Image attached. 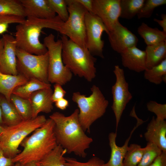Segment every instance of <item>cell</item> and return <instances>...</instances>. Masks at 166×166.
<instances>
[{
    "label": "cell",
    "mask_w": 166,
    "mask_h": 166,
    "mask_svg": "<svg viewBox=\"0 0 166 166\" xmlns=\"http://www.w3.org/2000/svg\"><path fill=\"white\" fill-rule=\"evenodd\" d=\"M79 109H76L70 115L66 116L55 112L49 118L54 123V131L57 144L66 149L68 153L85 158V151L93 140L85 134L79 121Z\"/></svg>",
    "instance_id": "cell-1"
},
{
    "label": "cell",
    "mask_w": 166,
    "mask_h": 166,
    "mask_svg": "<svg viewBox=\"0 0 166 166\" xmlns=\"http://www.w3.org/2000/svg\"><path fill=\"white\" fill-rule=\"evenodd\" d=\"M64 22L57 15L49 19L26 18L16 27L14 38L17 47L32 54L45 53L47 49L39 40L42 29L49 28L60 33Z\"/></svg>",
    "instance_id": "cell-2"
},
{
    "label": "cell",
    "mask_w": 166,
    "mask_h": 166,
    "mask_svg": "<svg viewBox=\"0 0 166 166\" xmlns=\"http://www.w3.org/2000/svg\"><path fill=\"white\" fill-rule=\"evenodd\" d=\"M54 123L50 118L36 129L32 134L26 137L20 144L23 148L14 158L12 159L15 163H26L38 162L48 154L58 144L54 131Z\"/></svg>",
    "instance_id": "cell-3"
},
{
    "label": "cell",
    "mask_w": 166,
    "mask_h": 166,
    "mask_svg": "<svg viewBox=\"0 0 166 166\" xmlns=\"http://www.w3.org/2000/svg\"><path fill=\"white\" fill-rule=\"evenodd\" d=\"M62 57L64 65L72 73L91 81L96 77L97 59L84 49L62 35Z\"/></svg>",
    "instance_id": "cell-4"
},
{
    "label": "cell",
    "mask_w": 166,
    "mask_h": 166,
    "mask_svg": "<svg viewBox=\"0 0 166 166\" xmlns=\"http://www.w3.org/2000/svg\"><path fill=\"white\" fill-rule=\"evenodd\" d=\"M91 90L92 93L88 97L78 92L73 93L72 97L79 108L80 122L84 131L89 133L92 124L105 113L109 104L98 86L93 85Z\"/></svg>",
    "instance_id": "cell-5"
},
{
    "label": "cell",
    "mask_w": 166,
    "mask_h": 166,
    "mask_svg": "<svg viewBox=\"0 0 166 166\" xmlns=\"http://www.w3.org/2000/svg\"><path fill=\"white\" fill-rule=\"evenodd\" d=\"M47 119L43 115L34 118L23 120L11 126H4L0 137V148L6 158L13 159L21 152L18 149L23 140L30 133L42 126Z\"/></svg>",
    "instance_id": "cell-6"
},
{
    "label": "cell",
    "mask_w": 166,
    "mask_h": 166,
    "mask_svg": "<svg viewBox=\"0 0 166 166\" xmlns=\"http://www.w3.org/2000/svg\"><path fill=\"white\" fill-rule=\"evenodd\" d=\"M43 44L49 55L48 80L49 83L65 85L71 79L73 73L63 64L61 39L56 41L52 33L44 39Z\"/></svg>",
    "instance_id": "cell-7"
},
{
    "label": "cell",
    "mask_w": 166,
    "mask_h": 166,
    "mask_svg": "<svg viewBox=\"0 0 166 166\" xmlns=\"http://www.w3.org/2000/svg\"><path fill=\"white\" fill-rule=\"evenodd\" d=\"M65 1L69 16L60 33L81 47L87 49L85 17L88 11L75 0Z\"/></svg>",
    "instance_id": "cell-8"
},
{
    "label": "cell",
    "mask_w": 166,
    "mask_h": 166,
    "mask_svg": "<svg viewBox=\"0 0 166 166\" xmlns=\"http://www.w3.org/2000/svg\"><path fill=\"white\" fill-rule=\"evenodd\" d=\"M17 68L18 74L28 80L36 79L49 83L48 80L49 55H36L28 53L17 47L16 50Z\"/></svg>",
    "instance_id": "cell-9"
},
{
    "label": "cell",
    "mask_w": 166,
    "mask_h": 166,
    "mask_svg": "<svg viewBox=\"0 0 166 166\" xmlns=\"http://www.w3.org/2000/svg\"><path fill=\"white\" fill-rule=\"evenodd\" d=\"M113 72L116 81L112 87L113 100L112 108L115 117L117 131L123 113L132 96L129 91L124 70L119 65H116Z\"/></svg>",
    "instance_id": "cell-10"
},
{
    "label": "cell",
    "mask_w": 166,
    "mask_h": 166,
    "mask_svg": "<svg viewBox=\"0 0 166 166\" xmlns=\"http://www.w3.org/2000/svg\"><path fill=\"white\" fill-rule=\"evenodd\" d=\"M85 22L87 49L93 56L104 58V42L101 37L104 32L108 34L109 30L101 20L93 13H86Z\"/></svg>",
    "instance_id": "cell-11"
},
{
    "label": "cell",
    "mask_w": 166,
    "mask_h": 166,
    "mask_svg": "<svg viewBox=\"0 0 166 166\" xmlns=\"http://www.w3.org/2000/svg\"><path fill=\"white\" fill-rule=\"evenodd\" d=\"M120 0H93V13L102 21L109 31L119 21Z\"/></svg>",
    "instance_id": "cell-12"
},
{
    "label": "cell",
    "mask_w": 166,
    "mask_h": 166,
    "mask_svg": "<svg viewBox=\"0 0 166 166\" xmlns=\"http://www.w3.org/2000/svg\"><path fill=\"white\" fill-rule=\"evenodd\" d=\"M107 35L112 49L120 54L129 48L136 46L138 41L137 37L119 21Z\"/></svg>",
    "instance_id": "cell-13"
},
{
    "label": "cell",
    "mask_w": 166,
    "mask_h": 166,
    "mask_svg": "<svg viewBox=\"0 0 166 166\" xmlns=\"http://www.w3.org/2000/svg\"><path fill=\"white\" fill-rule=\"evenodd\" d=\"M4 46L0 53V72L6 74L17 75L16 50L14 37L11 35L3 34Z\"/></svg>",
    "instance_id": "cell-14"
},
{
    "label": "cell",
    "mask_w": 166,
    "mask_h": 166,
    "mask_svg": "<svg viewBox=\"0 0 166 166\" xmlns=\"http://www.w3.org/2000/svg\"><path fill=\"white\" fill-rule=\"evenodd\" d=\"M144 134L146 140L157 146L166 152V121L160 120L153 116L146 128Z\"/></svg>",
    "instance_id": "cell-15"
},
{
    "label": "cell",
    "mask_w": 166,
    "mask_h": 166,
    "mask_svg": "<svg viewBox=\"0 0 166 166\" xmlns=\"http://www.w3.org/2000/svg\"><path fill=\"white\" fill-rule=\"evenodd\" d=\"M20 0L24 8L26 18L49 19L56 16L47 0Z\"/></svg>",
    "instance_id": "cell-16"
},
{
    "label": "cell",
    "mask_w": 166,
    "mask_h": 166,
    "mask_svg": "<svg viewBox=\"0 0 166 166\" xmlns=\"http://www.w3.org/2000/svg\"><path fill=\"white\" fill-rule=\"evenodd\" d=\"M120 54L123 66L129 70L140 73L147 68L144 50L134 46L127 49Z\"/></svg>",
    "instance_id": "cell-17"
},
{
    "label": "cell",
    "mask_w": 166,
    "mask_h": 166,
    "mask_svg": "<svg viewBox=\"0 0 166 166\" xmlns=\"http://www.w3.org/2000/svg\"><path fill=\"white\" fill-rule=\"evenodd\" d=\"M53 91L51 87L40 89L33 93L29 100L32 106V118L41 112L49 113L53 109L51 97Z\"/></svg>",
    "instance_id": "cell-18"
},
{
    "label": "cell",
    "mask_w": 166,
    "mask_h": 166,
    "mask_svg": "<svg viewBox=\"0 0 166 166\" xmlns=\"http://www.w3.org/2000/svg\"><path fill=\"white\" fill-rule=\"evenodd\" d=\"M136 126L131 131L129 136L122 146H118L116 143L117 132H111L108 136L109 145L111 148V155L109 160L104 164V166H123V161L128 148L129 142L134 131L142 124L140 121H137Z\"/></svg>",
    "instance_id": "cell-19"
},
{
    "label": "cell",
    "mask_w": 166,
    "mask_h": 166,
    "mask_svg": "<svg viewBox=\"0 0 166 166\" xmlns=\"http://www.w3.org/2000/svg\"><path fill=\"white\" fill-rule=\"evenodd\" d=\"M28 81L20 74L14 75L5 74L0 72V94L10 101V97L14 89L25 84Z\"/></svg>",
    "instance_id": "cell-20"
},
{
    "label": "cell",
    "mask_w": 166,
    "mask_h": 166,
    "mask_svg": "<svg viewBox=\"0 0 166 166\" xmlns=\"http://www.w3.org/2000/svg\"><path fill=\"white\" fill-rule=\"evenodd\" d=\"M144 51L147 68L150 69L166 59V41L147 46Z\"/></svg>",
    "instance_id": "cell-21"
},
{
    "label": "cell",
    "mask_w": 166,
    "mask_h": 166,
    "mask_svg": "<svg viewBox=\"0 0 166 166\" xmlns=\"http://www.w3.org/2000/svg\"><path fill=\"white\" fill-rule=\"evenodd\" d=\"M137 31L147 46L166 41V33L156 28L151 27L144 22L138 27Z\"/></svg>",
    "instance_id": "cell-22"
},
{
    "label": "cell",
    "mask_w": 166,
    "mask_h": 166,
    "mask_svg": "<svg viewBox=\"0 0 166 166\" xmlns=\"http://www.w3.org/2000/svg\"><path fill=\"white\" fill-rule=\"evenodd\" d=\"M1 105L3 126H11L15 125L23 120L13 104L2 95Z\"/></svg>",
    "instance_id": "cell-23"
},
{
    "label": "cell",
    "mask_w": 166,
    "mask_h": 166,
    "mask_svg": "<svg viewBox=\"0 0 166 166\" xmlns=\"http://www.w3.org/2000/svg\"><path fill=\"white\" fill-rule=\"evenodd\" d=\"M66 149L58 144L48 154L41 160L35 162L37 166H65L64 155Z\"/></svg>",
    "instance_id": "cell-24"
},
{
    "label": "cell",
    "mask_w": 166,
    "mask_h": 166,
    "mask_svg": "<svg viewBox=\"0 0 166 166\" xmlns=\"http://www.w3.org/2000/svg\"><path fill=\"white\" fill-rule=\"evenodd\" d=\"M51 86L50 83H45L36 79H31L25 84L16 88L12 94L29 100L31 95L34 92L51 87Z\"/></svg>",
    "instance_id": "cell-25"
},
{
    "label": "cell",
    "mask_w": 166,
    "mask_h": 166,
    "mask_svg": "<svg viewBox=\"0 0 166 166\" xmlns=\"http://www.w3.org/2000/svg\"><path fill=\"white\" fill-rule=\"evenodd\" d=\"M144 78L149 82L160 85L162 82H166V59L158 65L144 71Z\"/></svg>",
    "instance_id": "cell-26"
},
{
    "label": "cell",
    "mask_w": 166,
    "mask_h": 166,
    "mask_svg": "<svg viewBox=\"0 0 166 166\" xmlns=\"http://www.w3.org/2000/svg\"><path fill=\"white\" fill-rule=\"evenodd\" d=\"M145 0H120V17L130 19L137 15Z\"/></svg>",
    "instance_id": "cell-27"
},
{
    "label": "cell",
    "mask_w": 166,
    "mask_h": 166,
    "mask_svg": "<svg viewBox=\"0 0 166 166\" xmlns=\"http://www.w3.org/2000/svg\"><path fill=\"white\" fill-rule=\"evenodd\" d=\"M0 15L26 18L24 8L20 0H0Z\"/></svg>",
    "instance_id": "cell-28"
},
{
    "label": "cell",
    "mask_w": 166,
    "mask_h": 166,
    "mask_svg": "<svg viewBox=\"0 0 166 166\" xmlns=\"http://www.w3.org/2000/svg\"><path fill=\"white\" fill-rule=\"evenodd\" d=\"M10 102L13 104L23 120L32 118V109L30 100L12 94Z\"/></svg>",
    "instance_id": "cell-29"
},
{
    "label": "cell",
    "mask_w": 166,
    "mask_h": 166,
    "mask_svg": "<svg viewBox=\"0 0 166 166\" xmlns=\"http://www.w3.org/2000/svg\"><path fill=\"white\" fill-rule=\"evenodd\" d=\"M145 149V147L136 144L128 147L123 161V166H137L140 161Z\"/></svg>",
    "instance_id": "cell-30"
},
{
    "label": "cell",
    "mask_w": 166,
    "mask_h": 166,
    "mask_svg": "<svg viewBox=\"0 0 166 166\" xmlns=\"http://www.w3.org/2000/svg\"><path fill=\"white\" fill-rule=\"evenodd\" d=\"M141 160L137 166H148L162 152L157 146L148 142Z\"/></svg>",
    "instance_id": "cell-31"
},
{
    "label": "cell",
    "mask_w": 166,
    "mask_h": 166,
    "mask_svg": "<svg viewBox=\"0 0 166 166\" xmlns=\"http://www.w3.org/2000/svg\"><path fill=\"white\" fill-rule=\"evenodd\" d=\"M166 4V0H145L137 15L138 18L141 19L150 18L155 8Z\"/></svg>",
    "instance_id": "cell-32"
},
{
    "label": "cell",
    "mask_w": 166,
    "mask_h": 166,
    "mask_svg": "<svg viewBox=\"0 0 166 166\" xmlns=\"http://www.w3.org/2000/svg\"><path fill=\"white\" fill-rule=\"evenodd\" d=\"M50 6L64 22L68 19L69 14L65 0H47Z\"/></svg>",
    "instance_id": "cell-33"
},
{
    "label": "cell",
    "mask_w": 166,
    "mask_h": 166,
    "mask_svg": "<svg viewBox=\"0 0 166 166\" xmlns=\"http://www.w3.org/2000/svg\"><path fill=\"white\" fill-rule=\"evenodd\" d=\"M148 110L154 113L156 118L160 120H165L166 119V104L159 103L156 101L150 100L147 103Z\"/></svg>",
    "instance_id": "cell-34"
},
{
    "label": "cell",
    "mask_w": 166,
    "mask_h": 166,
    "mask_svg": "<svg viewBox=\"0 0 166 166\" xmlns=\"http://www.w3.org/2000/svg\"><path fill=\"white\" fill-rule=\"evenodd\" d=\"M65 166H104L105 161L99 158L93 156L87 162H82L72 158H65Z\"/></svg>",
    "instance_id": "cell-35"
},
{
    "label": "cell",
    "mask_w": 166,
    "mask_h": 166,
    "mask_svg": "<svg viewBox=\"0 0 166 166\" xmlns=\"http://www.w3.org/2000/svg\"><path fill=\"white\" fill-rule=\"evenodd\" d=\"M26 18L18 16L0 15V34L7 31L10 24L20 23L23 22Z\"/></svg>",
    "instance_id": "cell-36"
},
{
    "label": "cell",
    "mask_w": 166,
    "mask_h": 166,
    "mask_svg": "<svg viewBox=\"0 0 166 166\" xmlns=\"http://www.w3.org/2000/svg\"><path fill=\"white\" fill-rule=\"evenodd\" d=\"M66 93V92L62 88V85L58 84H55L51 97L52 101L53 103H54L56 101L64 98Z\"/></svg>",
    "instance_id": "cell-37"
},
{
    "label": "cell",
    "mask_w": 166,
    "mask_h": 166,
    "mask_svg": "<svg viewBox=\"0 0 166 166\" xmlns=\"http://www.w3.org/2000/svg\"><path fill=\"white\" fill-rule=\"evenodd\" d=\"M148 166H166V152H162Z\"/></svg>",
    "instance_id": "cell-38"
},
{
    "label": "cell",
    "mask_w": 166,
    "mask_h": 166,
    "mask_svg": "<svg viewBox=\"0 0 166 166\" xmlns=\"http://www.w3.org/2000/svg\"><path fill=\"white\" fill-rule=\"evenodd\" d=\"M12 159L6 157L0 148V166H14Z\"/></svg>",
    "instance_id": "cell-39"
},
{
    "label": "cell",
    "mask_w": 166,
    "mask_h": 166,
    "mask_svg": "<svg viewBox=\"0 0 166 166\" xmlns=\"http://www.w3.org/2000/svg\"><path fill=\"white\" fill-rule=\"evenodd\" d=\"M75 0L83 6L88 12L93 13V0Z\"/></svg>",
    "instance_id": "cell-40"
},
{
    "label": "cell",
    "mask_w": 166,
    "mask_h": 166,
    "mask_svg": "<svg viewBox=\"0 0 166 166\" xmlns=\"http://www.w3.org/2000/svg\"><path fill=\"white\" fill-rule=\"evenodd\" d=\"M54 103L55 106L61 110L65 109L69 105L68 101L64 98L56 101Z\"/></svg>",
    "instance_id": "cell-41"
},
{
    "label": "cell",
    "mask_w": 166,
    "mask_h": 166,
    "mask_svg": "<svg viewBox=\"0 0 166 166\" xmlns=\"http://www.w3.org/2000/svg\"><path fill=\"white\" fill-rule=\"evenodd\" d=\"M160 16L162 20L154 18V21L157 22L163 28V31L166 33V14H162Z\"/></svg>",
    "instance_id": "cell-42"
},
{
    "label": "cell",
    "mask_w": 166,
    "mask_h": 166,
    "mask_svg": "<svg viewBox=\"0 0 166 166\" xmlns=\"http://www.w3.org/2000/svg\"><path fill=\"white\" fill-rule=\"evenodd\" d=\"M2 95L0 94V124L3 126V122L2 119V109L1 105V101Z\"/></svg>",
    "instance_id": "cell-43"
},
{
    "label": "cell",
    "mask_w": 166,
    "mask_h": 166,
    "mask_svg": "<svg viewBox=\"0 0 166 166\" xmlns=\"http://www.w3.org/2000/svg\"><path fill=\"white\" fill-rule=\"evenodd\" d=\"M4 46V42L2 38H0V53L2 51Z\"/></svg>",
    "instance_id": "cell-44"
},
{
    "label": "cell",
    "mask_w": 166,
    "mask_h": 166,
    "mask_svg": "<svg viewBox=\"0 0 166 166\" xmlns=\"http://www.w3.org/2000/svg\"><path fill=\"white\" fill-rule=\"evenodd\" d=\"M23 165V166H37L36 163L34 162H29Z\"/></svg>",
    "instance_id": "cell-45"
},
{
    "label": "cell",
    "mask_w": 166,
    "mask_h": 166,
    "mask_svg": "<svg viewBox=\"0 0 166 166\" xmlns=\"http://www.w3.org/2000/svg\"><path fill=\"white\" fill-rule=\"evenodd\" d=\"M4 130V126L0 124V134L2 133L3 132Z\"/></svg>",
    "instance_id": "cell-46"
},
{
    "label": "cell",
    "mask_w": 166,
    "mask_h": 166,
    "mask_svg": "<svg viewBox=\"0 0 166 166\" xmlns=\"http://www.w3.org/2000/svg\"><path fill=\"white\" fill-rule=\"evenodd\" d=\"M24 165L19 162L15 163L14 166H23Z\"/></svg>",
    "instance_id": "cell-47"
},
{
    "label": "cell",
    "mask_w": 166,
    "mask_h": 166,
    "mask_svg": "<svg viewBox=\"0 0 166 166\" xmlns=\"http://www.w3.org/2000/svg\"><path fill=\"white\" fill-rule=\"evenodd\" d=\"M2 133H1L0 134V137H1V136L2 135Z\"/></svg>",
    "instance_id": "cell-48"
}]
</instances>
